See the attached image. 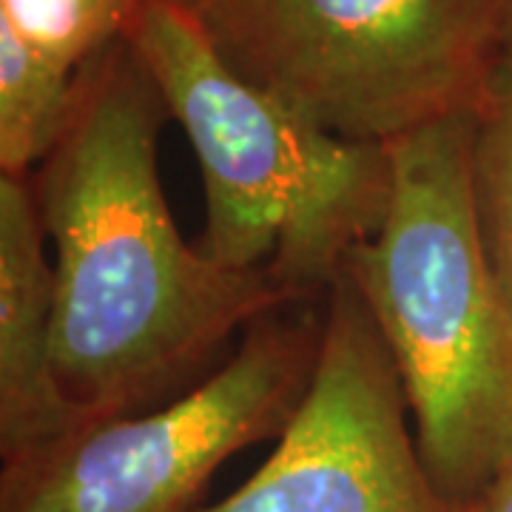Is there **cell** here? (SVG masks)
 <instances>
[{
	"instance_id": "obj_1",
	"label": "cell",
	"mask_w": 512,
	"mask_h": 512,
	"mask_svg": "<svg viewBox=\"0 0 512 512\" xmlns=\"http://www.w3.org/2000/svg\"><path fill=\"white\" fill-rule=\"evenodd\" d=\"M168 111L126 37L83 63L69 123L29 177L55 248V373L83 421L151 410L259 316L308 302L271 268L231 271L168 211Z\"/></svg>"
},
{
	"instance_id": "obj_2",
	"label": "cell",
	"mask_w": 512,
	"mask_h": 512,
	"mask_svg": "<svg viewBox=\"0 0 512 512\" xmlns=\"http://www.w3.org/2000/svg\"><path fill=\"white\" fill-rule=\"evenodd\" d=\"M473 117L390 143L384 220L345 265L396 365L421 461L464 507L512 453V316L478 234Z\"/></svg>"
},
{
	"instance_id": "obj_3",
	"label": "cell",
	"mask_w": 512,
	"mask_h": 512,
	"mask_svg": "<svg viewBox=\"0 0 512 512\" xmlns=\"http://www.w3.org/2000/svg\"><path fill=\"white\" fill-rule=\"evenodd\" d=\"M197 154L202 254L271 268L296 296L328 293L384 220L393 154L302 120L239 77L177 0H140L126 35Z\"/></svg>"
},
{
	"instance_id": "obj_4",
	"label": "cell",
	"mask_w": 512,
	"mask_h": 512,
	"mask_svg": "<svg viewBox=\"0 0 512 512\" xmlns=\"http://www.w3.org/2000/svg\"><path fill=\"white\" fill-rule=\"evenodd\" d=\"M177 3L239 77L353 143L476 114L504 57L495 0Z\"/></svg>"
},
{
	"instance_id": "obj_5",
	"label": "cell",
	"mask_w": 512,
	"mask_h": 512,
	"mask_svg": "<svg viewBox=\"0 0 512 512\" xmlns=\"http://www.w3.org/2000/svg\"><path fill=\"white\" fill-rule=\"evenodd\" d=\"M322 336L325 308L311 299L259 316L220 370L163 407L83 421L3 464L0 512H194L228 458L285 433Z\"/></svg>"
},
{
	"instance_id": "obj_6",
	"label": "cell",
	"mask_w": 512,
	"mask_h": 512,
	"mask_svg": "<svg viewBox=\"0 0 512 512\" xmlns=\"http://www.w3.org/2000/svg\"><path fill=\"white\" fill-rule=\"evenodd\" d=\"M197 512H476L427 473L390 350L345 274L325 293L311 390L274 453Z\"/></svg>"
},
{
	"instance_id": "obj_7",
	"label": "cell",
	"mask_w": 512,
	"mask_h": 512,
	"mask_svg": "<svg viewBox=\"0 0 512 512\" xmlns=\"http://www.w3.org/2000/svg\"><path fill=\"white\" fill-rule=\"evenodd\" d=\"M29 177H0V458L12 464L83 419L55 373V265Z\"/></svg>"
},
{
	"instance_id": "obj_8",
	"label": "cell",
	"mask_w": 512,
	"mask_h": 512,
	"mask_svg": "<svg viewBox=\"0 0 512 512\" xmlns=\"http://www.w3.org/2000/svg\"><path fill=\"white\" fill-rule=\"evenodd\" d=\"M74 77L0 23V168L32 177L69 123Z\"/></svg>"
},
{
	"instance_id": "obj_9",
	"label": "cell",
	"mask_w": 512,
	"mask_h": 512,
	"mask_svg": "<svg viewBox=\"0 0 512 512\" xmlns=\"http://www.w3.org/2000/svg\"><path fill=\"white\" fill-rule=\"evenodd\" d=\"M470 174L481 245L512 316V55L507 52L473 117Z\"/></svg>"
},
{
	"instance_id": "obj_10",
	"label": "cell",
	"mask_w": 512,
	"mask_h": 512,
	"mask_svg": "<svg viewBox=\"0 0 512 512\" xmlns=\"http://www.w3.org/2000/svg\"><path fill=\"white\" fill-rule=\"evenodd\" d=\"M140 0H0V23L63 72H80L126 35Z\"/></svg>"
},
{
	"instance_id": "obj_11",
	"label": "cell",
	"mask_w": 512,
	"mask_h": 512,
	"mask_svg": "<svg viewBox=\"0 0 512 512\" xmlns=\"http://www.w3.org/2000/svg\"><path fill=\"white\" fill-rule=\"evenodd\" d=\"M476 512H512V453L476 501Z\"/></svg>"
},
{
	"instance_id": "obj_12",
	"label": "cell",
	"mask_w": 512,
	"mask_h": 512,
	"mask_svg": "<svg viewBox=\"0 0 512 512\" xmlns=\"http://www.w3.org/2000/svg\"><path fill=\"white\" fill-rule=\"evenodd\" d=\"M495 9H498V26H501L504 52L512 55V0H495Z\"/></svg>"
}]
</instances>
